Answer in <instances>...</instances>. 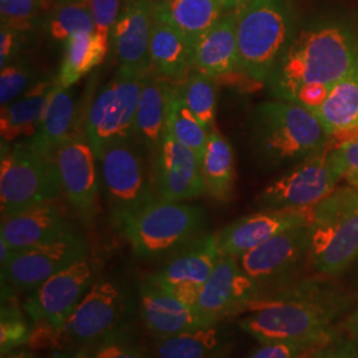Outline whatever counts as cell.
I'll list each match as a JSON object with an SVG mask.
<instances>
[{"instance_id": "484cf974", "label": "cell", "mask_w": 358, "mask_h": 358, "mask_svg": "<svg viewBox=\"0 0 358 358\" xmlns=\"http://www.w3.org/2000/svg\"><path fill=\"white\" fill-rule=\"evenodd\" d=\"M226 13L219 0H155V20L178 31L192 52Z\"/></svg>"}, {"instance_id": "8d00e7d4", "label": "cell", "mask_w": 358, "mask_h": 358, "mask_svg": "<svg viewBox=\"0 0 358 358\" xmlns=\"http://www.w3.org/2000/svg\"><path fill=\"white\" fill-rule=\"evenodd\" d=\"M0 316V352L3 357L20 346L29 344L34 331L27 322L22 309L8 300L1 303Z\"/></svg>"}, {"instance_id": "3957f363", "label": "cell", "mask_w": 358, "mask_h": 358, "mask_svg": "<svg viewBox=\"0 0 358 358\" xmlns=\"http://www.w3.org/2000/svg\"><path fill=\"white\" fill-rule=\"evenodd\" d=\"M235 15L239 69L267 83L294 38L292 11L285 0H252Z\"/></svg>"}, {"instance_id": "ba28073f", "label": "cell", "mask_w": 358, "mask_h": 358, "mask_svg": "<svg viewBox=\"0 0 358 358\" xmlns=\"http://www.w3.org/2000/svg\"><path fill=\"white\" fill-rule=\"evenodd\" d=\"M130 313L131 299L125 285L112 279H97L51 344L76 350L94 345L130 327Z\"/></svg>"}, {"instance_id": "db71d44e", "label": "cell", "mask_w": 358, "mask_h": 358, "mask_svg": "<svg viewBox=\"0 0 358 358\" xmlns=\"http://www.w3.org/2000/svg\"><path fill=\"white\" fill-rule=\"evenodd\" d=\"M356 66H357V69H358V56H357V64H356Z\"/></svg>"}, {"instance_id": "1f68e13d", "label": "cell", "mask_w": 358, "mask_h": 358, "mask_svg": "<svg viewBox=\"0 0 358 358\" xmlns=\"http://www.w3.org/2000/svg\"><path fill=\"white\" fill-rule=\"evenodd\" d=\"M64 45V57L56 80L62 88L69 90L103 63L110 48V38L94 31L69 38Z\"/></svg>"}, {"instance_id": "9a60e30c", "label": "cell", "mask_w": 358, "mask_h": 358, "mask_svg": "<svg viewBox=\"0 0 358 358\" xmlns=\"http://www.w3.org/2000/svg\"><path fill=\"white\" fill-rule=\"evenodd\" d=\"M152 182L157 198L170 202L195 199L205 194L202 161L166 131L154 154Z\"/></svg>"}, {"instance_id": "836d02e7", "label": "cell", "mask_w": 358, "mask_h": 358, "mask_svg": "<svg viewBox=\"0 0 358 358\" xmlns=\"http://www.w3.org/2000/svg\"><path fill=\"white\" fill-rule=\"evenodd\" d=\"M178 84L180 94L192 115L201 121L208 131L213 130L217 103L215 78L194 71L185 81Z\"/></svg>"}, {"instance_id": "bcb514c9", "label": "cell", "mask_w": 358, "mask_h": 358, "mask_svg": "<svg viewBox=\"0 0 358 358\" xmlns=\"http://www.w3.org/2000/svg\"><path fill=\"white\" fill-rule=\"evenodd\" d=\"M250 1L252 0H224V6H226V11L229 13H236L239 10H242L243 7H245Z\"/></svg>"}, {"instance_id": "d4e9b609", "label": "cell", "mask_w": 358, "mask_h": 358, "mask_svg": "<svg viewBox=\"0 0 358 358\" xmlns=\"http://www.w3.org/2000/svg\"><path fill=\"white\" fill-rule=\"evenodd\" d=\"M192 69L215 80L239 69L235 13H224L198 41L192 52Z\"/></svg>"}, {"instance_id": "60d3db41", "label": "cell", "mask_w": 358, "mask_h": 358, "mask_svg": "<svg viewBox=\"0 0 358 358\" xmlns=\"http://www.w3.org/2000/svg\"><path fill=\"white\" fill-rule=\"evenodd\" d=\"M93 17L96 32L105 38L112 36V31L122 13V0H85Z\"/></svg>"}, {"instance_id": "74e56055", "label": "cell", "mask_w": 358, "mask_h": 358, "mask_svg": "<svg viewBox=\"0 0 358 358\" xmlns=\"http://www.w3.org/2000/svg\"><path fill=\"white\" fill-rule=\"evenodd\" d=\"M334 341L331 331L320 337L300 340V341H278L264 343L256 346L243 358H310L324 346Z\"/></svg>"}, {"instance_id": "e0dca14e", "label": "cell", "mask_w": 358, "mask_h": 358, "mask_svg": "<svg viewBox=\"0 0 358 358\" xmlns=\"http://www.w3.org/2000/svg\"><path fill=\"white\" fill-rule=\"evenodd\" d=\"M313 206L303 208H263L239 217L217 234L222 254L241 257L284 231L310 226Z\"/></svg>"}, {"instance_id": "5bb4252c", "label": "cell", "mask_w": 358, "mask_h": 358, "mask_svg": "<svg viewBox=\"0 0 358 358\" xmlns=\"http://www.w3.org/2000/svg\"><path fill=\"white\" fill-rule=\"evenodd\" d=\"M64 195L77 214L90 223L97 211L99 178L96 154L85 134L73 131L55 152Z\"/></svg>"}, {"instance_id": "83f0119b", "label": "cell", "mask_w": 358, "mask_h": 358, "mask_svg": "<svg viewBox=\"0 0 358 358\" xmlns=\"http://www.w3.org/2000/svg\"><path fill=\"white\" fill-rule=\"evenodd\" d=\"M313 113L332 140L343 137L344 142L358 134L357 66L333 85L327 100Z\"/></svg>"}, {"instance_id": "cb8c5ba5", "label": "cell", "mask_w": 358, "mask_h": 358, "mask_svg": "<svg viewBox=\"0 0 358 358\" xmlns=\"http://www.w3.org/2000/svg\"><path fill=\"white\" fill-rule=\"evenodd\" d=\"M56 85V78L52 76L41 77L34 87H31L19 99L1 106V143L27 141L36 134L47 103Z\"/></svg>"}, {"instance_id": "6da1fadb", "label": "cell", "mask_w": 358, "mask_h": 358, "mask_svg": "<svg viewBox=\"0 0 358 358\" xmlns=\"http://www.w3.org/2000/svg\"><path fill=\"white\" fill-rule=\"evenodd\" d=\"M357 56L358 40L348 27L313 24L294 35L266 84L275 99L292 101L308 84H337L356 68Z\"/></svg>"}, {"instance_id": "816d5d0a", "label": "cell", "mask_w": 358, "mask_h": 358, "mask_svg": "<svg viewBox=\"0 0 358 358\" xmlns=\"http://www.w3.org/2000/svg\"><path fill=\"white\" fill-rule=\"evenodd\" d=\"M57 1H62V3H63V1H73V0H57Z\"/></svg>"}, {"instance_id": "603a6c76", "label": "cell", "mask_w": 358, "mask_h": 358, "mask_svg": "<svg viewBox=\"0 0 358 358\" xmlns=\"http://www.w3.org/2000/svg\"><path fill=\"white\" fill-rule=\"evenodd\" d=\"M176 83L150 72L143 78L134 121V140L155 154L166 133L167 113Z\"/></svg>"}, {"instance_id": "7bdbcfd3", "label": "cell", "mask_w": 358, "mask_h": 358, "mask_svg": "<svg viewBox=\"0 0 358 358\" xmlns=\"http://www.w3.org/2000/svg\"><path fill=\"white\" fill-rule=\"evenodd\" d=\"M24 47V34L13 27L1 24L0 28V68L20 59Z\"/></svg>"}, {"instance_id": "4316f807", "label": "cell", "mask_w": 358, "mask_h": 358, "mask_svg": "<svg viewBox=\"0 0 358 358\" xmlns=\"http://www.w3.org/2000/svg\"><path fill=\"white\" fill-rule=\"evenodd\" d=\"M155 358H229L231 336L219 322L167 338H155Z\"/></svg>"}, {"instance_id": "5b68a950", "label": "cell", "mask_w": 358, "mask_h": 358, "mask_svg": "<svg viewBox=\"0 0 358 358\" xmlns=\"http://www.w3.org/2000/svg\"><path fill=\"white\" fill-rule=\"evenodd\" d=\"M63 195L64 190L55 155L38 152L28 140L1 143V217L56 202Z\"/></svg>"}, {"instance_id": "b9f144b4", "label": "cell", "mask_w": 358, "mask_h": 358, "mask_svg": "<svg viewBox=\"0 0 358 358\" xmlns=\"http://www.w3.org/2000/svg\"><path fill=\"white\" fill-rule=\"evenodd\" d=\"M332 158L340 174L358 189V134L334 146Z\"/></svg>"}, {"instance_id": "ffe728a7", "label": "cell", "mask_w": 358, "mask_h": 358, "mask_svg": "<svg viewBox=\"0 0 358 358\" xmlns=\"http://www.w3.org/2000/svg\"><path fill=\"white\" fill-rule=\"evenodd\" d=\"M138 309L145 328L154 338H167L214 324L199 310L179 301L150 276L140 285Z\"/></svg>"}, {"instance_id": "f546056e", "label": "cell", "mask_w": 358, "mask_h": 358, "mask_svg": "<svg viewBox=\"0 0 358 358\" xmlns=\"http://www.w3.org/2000/svg\"><path fill=\"white\" fill-rule=\"evenodd\" d=\"M76 100L69 90L59 84L53 90L36 134L28 140L38 152L55 155L59 146L73 133L76 122Z\"/></svg>"}, {"instance_id": "ac0fdd59", "label": "cell", "mask_w": 358, "mask_h": 358, "mask_svg": "<svg viewBox=\"0 0 358 358\" xmlns=\"http://www.w3.org/2000/svg\"><path fill=\"white\" fill-rule=\"evenodd\" d=\"M259 284L244 272L239 259L222 254L201 289L196 309L213 322L242 310L256 301Z\"/></svg>"}, {"instance_id": "ee69618b", "label": "cell", "mask_w": 358, "mask_h": 358, "mask_svg": "<svg viewBox=\"0 0 358 358\" xmlns=\"http://www.w3.org/2000/svg\"><path fill=\"white\" fill-rule=\"evenodd\" d=\"M310 358H358V345L353 343H331Z\"/></svg>"}, {"instance_id": "9c48e42d", "label": "cell", "mask_w": 358, "mask_h": 358, "mask_svg": "<svg viewBox=\"0 0 358 358\" xmlns=\"http://www.w3.org/2000/svg\"><path fill=\"white\" fill-rule=\"evenodd\" d=\"M96 280L97 268L88 255L34 289L24 303L28 317L36 325L29 344H51Z\"/></svg>"}, {"instance_id": "8fae6325", "label": "cell", "mask_w": 358, "mask_h": 358, "mask_svg": "<svg viewBox=\"0 0 358 358\" xmlns=\"http://www.w3.org/2000/svg\"><path fill=\"white\" fill-rule=\"evenodd\" d=\"M143 78L117 75L90 103L85 134L97 161L117 142L134 140V121Z\"/></svg>"}, {"instance_id": "30bf717a", "label": "cell", "mask_w": 358, "mask_h": 358, "mask_svg": "<svg viewBox=\"0 0 358 358\" xmlns=\"http://www.w3.org/2000/svg\"><path fill=\"white\" fill-rule=\"evenodd\" d=\"M103 192L115 224L152 202V183L141 146L136 140L117 142L103 150L100 159Z\"/></svg>"}, {"instance_id": "f1b7e54d", "label": "cell", "mask_w": 358, "mask_h": 358, "mask_svg": "<svg viewBox=\"0 0 358 358\" xmlns=\"http://www.w3.org/2000/svg\"><path fill=\"white\" fill-rule=\"evenodd\" d=\"M192 69V50L178 31L155 20L150 38V72L182 83Z\"/></svg>"}, {"instance_id": "4fadbf2b", "label": "cell", "mask_w": 358, "mask_h": 358, "mask_svg": "<svg viewBox=\"0 0 358 358\" xmlns=\"http://www.w3.org/2000/svg\"><path fill=\"white\" fill-rule=\"evenodd\" d=\"M88 255L85 239L76 230L69 231L51 242L15 251L11 260L1 267V282L22 291H34Z\"/></svg>"}, {"instance_id": "7402d4cb", "label": "cell", "mask_w": 358, "mask_h": 358, "mask_svg": "<svg viewBox=\"0 0 358 358\" xmlns=\"http://www.w3.org/2000/svg\"><path fill=\"white\" fill-rule=\"evenodd\" d=\"M222 255L217 235H203L182 245L150 278L162 287L192 285L202 288Z\"/></svg>"}, {"instance_id": "277c9868", "label": "cell", "mask_w": 358, "mask_h": 358, "mask_svg": "<svg viewBox=\"0 0 358 358\" xmlns=\"http://www.w3.org/2000/svg\"><path fill=\"white\" fill-rule=\"evenodd\" d=\"M358 259V189L334 190L313 206L308 260L322 275L336 276Z\"/></svg>"}, {"instance_id": "7a4b0ae2", "label": "cell", "mask_w": 358, "mask_h": 358, "mask_svg": "<svg viewBox=\"0 0 358 358\" xmlns=\"http://www.w3.org/2000/svg\"><path fill=\"white\" fill-rule=\"evenodd\" d=\"M251 136L257 157L269 167L300 162L332 145V137L317 115L301 105L278 99L254 109Z\"/></svg>"}, {"instance_id": "f35d334b", "label": "cell", "mask_w": 358, "mask_h": 358, "mask_svg": "<svg viewBox=\"0 0 358 358\" xmlns=\"http://www.w3.org/2000/svg\"><path fill=\"white\" fill-rule=\"evenodd\" d=\"M41 77L38 69L24 59H17L0 71V103L1 106L19 99L34 87Z\"/></svg>"}, {"instance_id": "c3c4849f", "label": "cell", "mask_w": 358, "mask_h": 358, "mask_svg": "<svg viewBox=\"0 0 358 358\" xmlns=\"http://www.w3.org/2000/svg\"><path fill=\"white\" fill-rule=\"evenodd\" d=\"M1 358H38L35 353H32L31 350H17L13 352L7 356H3Z\"/></svg>"}, {"instance_id": "f6af8a7d", "label": "cell", "mask_w": 358, "mask_h": 358, "mask_svg": "<svg viewBox=\"0 0 358 358\" xmlns=\"http://www.w3.org/2000/svg\"><path fill=\"white\" fill-rule=\"evenodd\" d=\"M13 254H15V251L8 244L6 243L4 241H0V263H1V267L6 266L11 260Z\"/></svg>"}, {"instance_id": "4dcf8cb0", "label": "cell", "mask_w": 358, "mask_h": 358, "mask_svg": "<svg viewBox=\"0 0 358 358\" xmlns=\"http://www.w3.org/2000/svg\"><path fill=\"white\" fill-rule=\"evenodd\" d=\"M205 192L217 202H229L235 187V154L222 133L210 130L202 158Z\"/></svg>"}, {"instance_id": "7dc6e473", "label": "cell", "mask_w": 358, "mask_h": 358, "mask_svg": "<svg viewBox=\"0 0 358 358\" xmlns=\"http://www.w3.org/2000/svg\"><path fill=\"white\" fill-rule=\"evenodd\" d=\"M348 331L353 336V338L358 343V309L350 316L348 320Z\"/></svg>"}, {"instance_id": "ab89813d", "label": "cell", "mask_w": 358, "mask_h": 358, "mask_svg": "<svg viewBox=\"0 0 358 358\" xmlns=\"http://www.w3.org/2000/svg\"><path fill=\"white\" fill-rule=\"evenodd\" d=\"M51 0H0L1 24L27 34L38 24V17L48 11Z\"/></svg>"}, {"instance_id": "d6986e66", "label": "cell", "mask_w": 358, "mask_h": 358, "mask_svg": "<svg viewBox=\"0 0 358 358\" xmlns=\"http://www.w3.org/2000/svg\"><path fill=\"white\" fill-rule=\"evenodd\" d=\"M310 226H300L278 234L239 257L241 267L257 284L282 279L307 256Z\"/></svg>"}, {"instance_id": "44dd1931", "label": "cell", "mask_w": 358, "mask_h": 358, "mask_svg": "<svg viewBox=\"0 0 358 358\" xmlns=\"http://www.w3.org/2000/svg\"><path fill=\"white\" fill-rule=\"evenodd\" d=\"M72 230L73 224L64 210L56 202H50L1 217L0 241L13 251H22L51 242Z\"/></svg>"}, {"instance_id": "d6a6232c", "label": "cell", "mask_w": 358, "mask_h": 358, "mask_svg": "<svg viewBox=\"0 0 358 358\" xmlns=\"http://www.w3.org/2000/svg\"><path fill=\"white\" fill-rule=\"evenodd\" d=\"M166 131L173 138L192 149L202 161L210 131L192 115L180 94L179 84H176L169 105Z\"/></svg>"}, {"instance_id": "f907efd6", "label": "cell", "mask_w": 358, "mask_h": 358, "mask_svg": "<svg viewBox=\"0 0 358 358\" xmlns=\"http://www.w3.org/2000/svg\"><path fill=\"white\" fill-rule=\"evenodd\" d=\"M134 0H122V6L125 7V6H128V4H130V3H133Z\"/></svg>"}, {"instance_id": "681fc988", "label": "cell", "mask_w": 358, "mask_h": 358, "mask_svg": "<svg viewBox=\"0 0 358 358\" xmlns=\"http://www.w3.org/2000/svg\"><path fill=\"white\" fill-rule=\"evenodd\" d=\"M52 358H78L76 352H56Z\"/></svg>"}, {"instance_id": "f5cc1de1", "label": "cell", "mask_w": 358, "mask_h": 358, "mask_svg": "<svg viewBox=\"0 0 358 358\" xmlns=\"http://www.w3.org/2000/svg\"><path fill=\"white\" fill-rule=\"evenodd\" d=\"M219 1H222V3H223V4H224V0H219ZM224 7H226V6H224Z\"/></svg>"}, {"instance_id": "d590c367", "label": "cell", "mask_w": 358, "mask_h": 358, "mask_svg": "<svg viewBox=\"0 0 358 358\" xmlns=\"http://www.w3.org/2000/svg\"><path fill=\"white\" fill-rule=\"evenodd\" d=\"M76 353L78 358H150L130 327L110 334L94 345L76 350Z\"/></svg>"}, {"instance_id": "52a82bcc", "label": "cell", "mask_w": 358, "mask_h": 358, "mask_svg": "<svg viewBox=\"0 0 358 358\" xmlns=\"http://www.w3.org/2000/svg\"><path fill=\"white\" fill-rule=\"evenodd\" d=\"M338 309V301L333 296H294L263 303L239 327L259 344L309 340L329 332Z\"/></svg>"}, {"instance_id": "2e32d148", "label": "cell", "mask_w": 358, "mask_h": 358, "mask_svg": "<svg viewBox=\"0 0 358 358\" xmlns=\"http://www.w3.org/2000/svg\"><path fill=\"white\" fill-rule=\"evenodd\" d=\"M155 0H134L122 8L112 31L118 73L145 78L150 73V38Z\"/></svg>"}, {"instance_id": "7c38bea8", "label": "cell", "mask_w": 358, "mask_h": 358, "mask_svg": "<svg viewBox=\"0 0 358 358\" xmlns=\"http://www.w3.org/2000/svg\"><path fill=\"white\" fill-rule=\"evenodd\" d=\"M333 146L297 162L256 198L262 208H303L317 205L336 190L343 176L334 165Z\"/></svg>"}, {"instance_id": "e575fe53", "label": "cell", "mask_w": 358, "mask_h": 358, "mask_svg": "<svg viewBox=\"0 0 358 358\" xmlns=\"http://www.w3.org/2000/svg\"><path fill=\"white\" fill-rule=\"evenodd\" d=\"M94 31L96 26L85 0L63 1L47 17V32L55 41L66 43L69 38Z\"/></svg>"}, {"instance_id": "8992f818", "label": "cell", "mask_w": 358, "mask_h": 358, "mask_svg": "<svg viewBox=\"0 0 358 358\" xmlns=\"http://www.w3.org/2000/svg\"><path fill=\"white\" fill-rule=\"evenodd\" d=\"M203 224L205 213L199 206L154 198L115 226L122 231L136 255L153 259L176 252L195 239Z\"/></svg>"}]
</instances>
